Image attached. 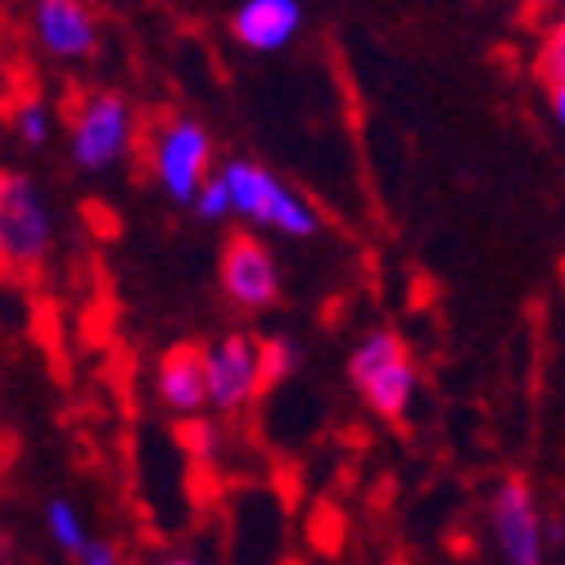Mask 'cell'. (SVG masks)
Here are the masks:
<instances>
[{"label": "cell", "instance_id": "17", "mask_svg": "<svg viewBox=\"0 0 565 565\" xmlns=\"http://www.w3.org/2000/svg\"><path fill=\"white\" fill-rule=\"evenodd\" d=\"M77 565H118V552L109 543H86V552L77 556Z\"/></svg>", "mask_w": 565, "mask_h": 565}, {"label": "cell", "instance_id": "19", "mask_svg": "<svg viewBox=\"0 0 565 565\" xmlns=\"http://www.w3.org/2000/svg\"><path fill=\"white\" fill-rule=\"evenodd\" d=\"M177 565H195V561H177Z\"/></svg>", "mask_w": 565, "mask_h": 565}, {"label": "cell", "instance_id": "14", "mask_svg": "<svg viewBox=\"0 0 565 565\" xmlns=\"http://www.w3.org/2000/svg\"><path fill=\"white\" fill-rule=\"evenodd\" d=\"M290 366H295V353H290V344L286 340H267V344H258V371H263V390H271L280 375H290Z\"/></svg>", "mask_w": 565, "mask_h": 565}, {"label": "cell", "instance_id": "6", "mask_svg": "<svg viewBox=\"0 0 565 565\" xmlns=\"http://www.w3.org/2000/svg\"><path fill=\"white\" fill-rule=\"evenodd\" d=\"M222 290H226L231 303H241V308H267L280 290L267 245H258L245 231L231 235L226 249H222Z\"/></svg>", "mask_w": 565, "mask_h": 565}, {"label": "cell", "instance_id": "16", "mask_svg": "<svg viewBox=\"0 0 565 565\" xmlns=\"http://www.w3.org/2000/svg\"><path fill=\"white\" fill-rule=\"evenodd\" d=\"M19 127H23V140H32V146H36V140L45 136V109L41 105H23L19 109Z\"/></svg>", "mask_w": 565, "mask_h": 565}, {"label": "cell", "instance_id": "13", "mask_svg": "<svg viewBox=\"0 0 565 565\" xmlns=\"http://www.w3.org/2000/svg\"><path fill=\"white\" fill-rule=\"evenodd\" d=\"M45 521H51V534L73 552V556H82L86 552V534H82V525H77V515H73V507L68 502H51V511H45Z\"/></svg>", "mask_w": 565, "mask_h": 565}, {"label": "cell", "instance_id": "8", "mask_svg": "<svg viewBox=\"0 0 565 565\" xmlns=\"http://www.w3.org/2000/svg\"><path fill=\"white\" fill-rule=\"evenodd\" d=\"M493 530L507 565H539L543 561V530H539V511L534 498L521 480H507L493 502Z\"/></svg>", "mask_w": 565, "mask_h": 565}, {"label": "cell", "instance_id": "18", "mask_svg": "<svg viewBox=\"0 0 565 565\" xmlns=\"http://www.w3.org/2000/svg\"><path fill=\"white\" fill-rule=\"evenodd\" d=\"M547 100H552V118L565 127V82H556V86L547 90Z\"/></svg>", "mask_w": 565, "mask_h": 565}, {"label": "cell", "instance_id": "7", "mask_svg": "<svg viewBox=\"0 0 565 565\" xmlns=\"http://www.w3.org/2000/svg\"><path fill=\"white\" fill-rule=\"evenodd\" d=\"M263 390L258 371V344L245 335H226L217 349H209V403L222 412L245 407Z\"/></svg>", "mask_w": 565, "mask_h": 565}, {"label": "cell", "instance_id": "11", "mask_svg": "<svg viewBox=\"0 0 565 565\" xmlns=\"http://www.w3.org/2000/svg\"><path fill=\"white\" fill-rule=\"evenodd\" d=\"M303 10L295 0H249V6L235 10L231 32L241 36L249 51H280L295 32H299Z\"/></svg>", "mask_w": 565, "mask_h": 565}, {"label": "cell", "instance_id": "4", "mask_svg": "<svg viewBox=\"0 0 565 565\" xmlns=\"http://www.w3.org/2000/svg\"><path fill=\"white\" fill-rule=\"evenodd\" d=\"M209 159H213V150H209V136H204L200 122L172 118V122H163V127L154 131V154H150V163H154V172H159V181L168 185L172 200H181V204L200 200L204 181H209Z\"/></svg>", "mask_w": 565, "mask_h": 565}, {"label": "cell", "instance_id": "1", "mask_svg": "<svg viewBox=\"0 0 565 565\" xmlns=\"http://www.w3.org/2000/svg\"><path fill=\"white\" fill-rule=\"evenodd\" d=\"M51 249V213L36 185L19 172H0V271L28 276Z\"/></svg>", "mask_w": 565, "mask_h": 565}, {"label": "cell", "instance_id": "10", "mask_svg": "<svg viewBox=\"0 0 565 565\" xmlns=\"http://www.w3.org/2000/svg\"><path fill=\"white\" fill-rule=\"evenodd\" d=\"M36 36L51 55L82 60L96 51V19L73 0H45V6H36Z\"/></svg>", "mask_w": 565, "mask_h": 565}, {"label": "cell", "instance_id": "5", "mask_svg": "<svg viewBox=\"0 0 565 565\" xmlns=\"http://www.w3.org/2000/svg\"><path fill=\"white\" fill-rule=\"evenodd\" d=\"M131 146V109L122 96H86L73 109V159L82 168H109Z\"/></svg>", "mask_w": 565, "mask_h": 565}, {"label": "cell", "instance_id": "9", "mask_svg": "<svg viewBox=\"0 0 565 565\" xmlns=\"http://www.w3.org/2000/svg\"><path fill=\"white\" fill-rule=\"evenodd\" d=\"M159 398L181 416H195L209 403V353L200 344H177V349L163 353Z\"/></svg>", "mask_w": 565, "mask_h": 565}, {"label": "cell", "instance_id": "3", "mask_svg": "<svg viewBox=\"0 0 565 565\" xmlns=\"http://www.w3.org/2000/svg\"><path fill=\"white\" fill-rule=\"evenodd\" d=\"M222 177H226V191H231V209L235 213H245L254 222H267L276 231H286V235H312L317 231L312 209L299 195H290L271 172H263L254 163H231Z\"/></svg>", "mask_w": 565, "mask_h": 565}, {"label": "cell", "instance_id": "2", "mask_svg": "<svg viewBox=\"0 0 565 565\" xmlns=\"http://www.w3.org/2000/svg\"><path fill=\"white\" fill-rule=\"evenodd\" d=\"M353 385L362 390L366 407L381 412L390 420H398L412 403V390H416V371H412V358H407V344L390 331H375L358 344L353 362Z\"/></svg>", "mask_w": 565, "mask_h": 565}, {"label": "cell", "instance_id": "15", "mask_svg": "<svg viewBox=\"0 0 565 565\" xmlns=\"http://www.w3.org/2000/svg\"><path fill=\"white\" fill-rule=\"evenodd\" d=\"M195 209H200L204 217H222V213L231 209V191H226V177H209V181H204V191H200Z\"/></svg>", "mask_w": 565, "mask_h": 565}, {"label": "cell", "instance_id": "12", "mask_svg": "<svg viewBox=\"0 0 565 565\" xmlns=\"http://www.w3.org/2000/svg\"><path fill=\"white\" fill-rule=\"evenodd\" d=\"M534 73L539 82L552 90L556 82H565V10L543 28L539 36V51H534Z\"/></svg>", "mask_w": 565, "mask_h": 565}]
</instances>
